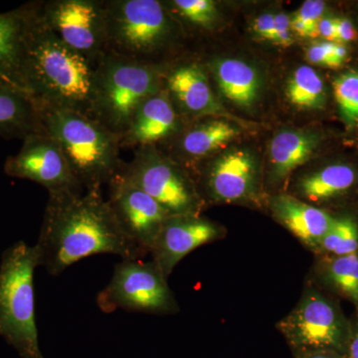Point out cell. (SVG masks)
Returning <instances> with one entry per match:
<instances>
[{"instance_id":"obj_22","label":"cell","mask_w":358,"mask_h":358,"mask_svg":"<svg viewBox=\"0 0 358 358\" xmlns=\"http://www.w3.org/2000/svg\"><path fill=\"white\" fill-rule=\"evenodd\" d=\"M357 182V173L353 167L348 164H331L299 180L298 199L307 200L310 203H322L343 196Z\"/></svg>"},{"instance_id":"obj_6","label":"cell","mask_w":358,"mask_h":358,"mask_svg":"<svg viewBox=\"0 0 358 358\" xmlns=\"http://www.w3.org/2000/svg\"><path fill=\"white\" fill-rule=\"evenodd\" d=\"M350 327L338 301L310 280L296 307L277 322L292 352L331 350L346 355Z\"/></svg>"},{"instance_id":"obj_10","label":"cell","mask_w":358,"mask_h":358,"mask_svg":"<svg viewBox=\"0 0 358 358\" xmlns=\"http://www.w3.org/2000/svg\"><path fill=\"white\" fill-rule=\"evenodd\" d=\"M45 25L69 48L98 64L108 53L105 1L51 0L38 2Z\"/></svg>"},{"instance_id":"obj_17","label":"cell","mask_w":358,"mask_h":358,"mask_svg":"<svg viewBox=\"0 0 358 358\" xmlns=\"http://www.w3.org/2000/svg\"><path fill=\"white\" fill-rule=\"evenodd\" d=\"M178 128V115L164 89L147 99L134 115L129 129L121 138V148L154 145Z\"/></svg>"},{"instance_id":"obj_32","label":"cell","mask_w":358,"mask_h":358,"mask_svg":"<svg viewBox=\"0 0 358 358\" xmlns=\"http://www.w3.org/2000/svg\"><path fill=\"white\" fill-rule=\"evenodd\" d=\"M253 29L261 38L268 40V41H274L275 14H261L254 21Z\"/></svg>"},{"instance_id":"obj_20","label":"cell","mask_w":358,"mask_h":358,"mask_svg":"<svg viewBox=\"0 0 358 358\" xmlns=\"http://www.w3.org/2000/svg\"><path fill=\"white\" fill-rule=\"evenodd\" d=\"M310 281L352 303L358 315V252L339 257H315Z\"/></svg>"},{"instance_id":"obj_12","label":"cell","mask_w":358,"mask_h":358,"mask_svg":"<svg viewBox=\"0 0 358 358\" xmlns=\"http://www.w3.org/2000/svg\"><path fill=\"white\" fill-rule=\"evenodd\" d=\"M109 185V202L127 236L147 255L154 247L167 212L120 171Z\"/></svg>"},{"instance_id":"obj_30","label":"cell","mask_w":358,"mask_h":358,"mask_svg":"<svg viewBox=\"0 0 358 358\" xmlns=\"http://www.w3.org/2000/svg\"><path fill=\"white\" fill-rule=\"evenodd\" d=\"M324 9L326 3L324 1L308 0L303 2L294 17L310 26L313 29L317 30V23L324 17Z\"/></svg>"},{"instance_id":"obj_37","label":"cell","mask_w":358,"mask_h":358,"mask_svg":"<svg viewBox=\"0 0 358 358\" xmlns=\"http://www.w3.org/2000/svg\"><path fill=\"white\" fill-rule=\"evenodd\" d=\"M348 54V48H346L345 44L339 43V42L334 43L333 58L338 67L343 66V63L345 62Z\"/></svg>"},{"instance_id":"obj_4","label":"cell","mask_w":358,"mask_h":358,"mask_svg":"<svg viewBox=\"0 0 358 358\" xmlns=\"http://www.w3.org/2000/svg\"><path fill=\"white\" fill-rule=\"evenodd\" d=\"M40 267L36 246L16 242L0 262V336L21 358H45L35 320L34 274Z\"/></svg>"},{"instance_id":"obj_2","label":"cell","mask_w":358,"mask_h":358,"mask_svg":"<svg viewBox=\"0 0 358 358\" xmlns=\"http://www.w3.org/2000/svg\"><path fill=\"white\" fill-rule=\"evenodd\" d=\"M96 66L63 43L44 24L35 3L26 37L22 77L37 109L75 110L92 117Z\"/></svg>"},{"instance_id":"obj_27","label":"cell","mask_w":358,"mask_h":358,"mask_svg":"<svg viewBox=\"0 0 358 358\" xmlns=\"http://www.w3.org/2000/svg\"><path fill=\"white\" fill-rule=\"evenodd\" d=\"M333 86L343 121L348 127L358 124V72L343 73L334 80Z\"/></svg>"},{"instance_id":"obj_25","label":"cell","mask_w":358,"mask_h":358,"mask_svg":"<svg viewBox=\"0 0 358 358\" xmlns=\"http://www.w3.org/2000/svg\"><path fill=\"white\" fill-rule=\"evenodd\" d=\"M287 96L301 109L320 110L326 106L324 81L310 66H301L294 71L287 86Z\"/></svg>"},{"instance_id":"obj_16","label":"cell","mask_w":358,"mask_h":358,"mask_svg":"<svg viewBox=\"0 0 358 358\" xmlns=\"http://www.w3.org/2000/svg\"><path fill=\"white\" fill-rule=\"evenodd\" d=\"M34 13L35 3H28L0 13V82L26 96L28 94L23 83V57L26 37Z\"/></svg>"},{"instance_id":"obj_18","label":"cell","mask_w":358,"mask_h":358,"mask_svg":"<svg viewBox=\"0 0 358 358\" xmlns=\"http://www.w3.org/2000/svg\"><path fill=\"white\" fill-rule=\"evenodd\" d=\"M167 91L189 115H227L216 100L206 74L196 63L179 65L166 77Z\"/></svg>"},{"instance_id":"obj_21","label":"cell","mask_w":358,"mask_h":358,"mask_svg":"<svg viewBox=\"0 0 358 358\" xmlns=\"http://www.w3.org/2000/svg\"><path fill=\"white\" fill-rule=\"evenodd\" d=\"M39 131L38 109L31 99L0 82V136L24 140Z\"/></svg>"},{"instance_id":"obj_5","label":"cell","mask_w":358,"mask_h":358,"mask_svg":"<svg viewBox=\"0 0 358 358\" xmlns=\"http://www.w3.org/2000/svg\"><path fill=\"white\" fill-rule=\"evenodd\" d=\"M162 90L159 67L107 53L96 66L92 117L121 140L141 103Z\"/></svg>"},{"instance_id":"obj_14","label":"cell","mask_w":358,"mask_h":358,"mask_svg":"<svg viewBox=\"0 0 358 358\" xmlns=\"http://www.w3.org/2000/svg\"><path fill=\"white\" fill-rule=\"evenodd\" d=\"M204 188L210 199L221 203L258 199L259 173L253 155L238 150L218 157L205 173Z\"/></svg>"},{"instance_id":"obj_29","label":"cell","mask_w":358,"mask_h":358,"mask_svg":"<svg viewBox=\"0 0 358 358\" xmlns=\"http://www.w3.org/2000/svg\"><path fill=\"white\" fill-rule=\"evenodd\" d=\"M334 43L336 42L320 41L310 45L307 50L308 60L313 65L336 69L338 66L333 58Z\"/></svg>"},{"instance_id":"obj_26","label":"cell","mask_w":358,"mask_h":358,"mask_svg":"<svg viewBox=\"0 0 358 358\" xmlns=\"http://www.w3.org/2000/svg\"><path fill=\"white\" fill-rule=\"evenodd\" d=\"M358 252V221L350 215L334 217L315 251V257H339Z\"/></svg>"},{"instance_id":"obj_11","label":"cell","mask_w":358,"mask_h":358,"mask_svg":"<svg viewBox=\"0 0 358 358\" xmlns=\"http://www.w3.org/2000/svg\"><path fill=\"white\" fill-rule=\"evenodd\" d=\"M4 173L11 178L34 181L49 194L85 190L57 141L43 131L26 136L20 152L7 157Z\"/></svg>"},{"instance_id":"obj_34","label":"cell","mask_w":358,"mask_h":358,"mask_svg":"<svg viewBox=\"0 0 358 358\" xmlns=\"http://www.w3.org/2000/svg\"><path fill=\"white\" fill-rule=\"evenodd\" d=\"M339 43H348L357 39L358 34L355 25L348 18H336Z\"/></svg>"},{"instance_id":"obj_24","label":"cell","mask_w":358,"mask_h":358,"mask_svg":"<svg viewBox=\"0 0 358 358\" xmlns=\"http://www.w3.org/2000/svg\"><path fill=\"white\" fill-rule=\"evenodd\" d=\"M238 134L236 127L223 120L202 122L181 136L180 148L190 157L201 159L227 145Z\"/></svg>"},{"instance_id":"obj_23","label":"cell","mask_w":358,"mask_h":358,"mask_svg":"<svg viewBox=\"0 0 358 358\" xmlns=\"http://www.w3.org/2000/svg\"><path fill=\"white\" fill-rule=\"evenodd\" d=\"M213 70L219 90L231 102L248 108L258 100L261 80L253 66L239 59H223L214 63Z\"/></svg>"},{"instance_id":"obj_7","label":"cell","mask_w":358,"mask_h":358,"mask_svg":"<svg viewBox=\"0 0 358 358\" xmlns=\"http://www.w3.org/2000/svg\"><path fill=\"white\" fill-rule=\"evenodd\" d=\"M107 52L145 62L171 32L164 4L157 0L105 1Z\"/></svg>"},{"instance_id":"obj_13","label":"cell","mask_w":358,"mask_h":358,"mask_svg":"<svg viewBox=\"0 0 358 358\" xmlns=\"http://www.w3.org/2000/svg\"><path fill=\"white\" fill-rule=\"evenodd\" d=\"M224 235L222 227L200 215L169 216L150 254L152 260L169 279L178 263L188 254L222 239Z\"/></svg>"},{"instance_id":"obj_35","label":"cell","mask_w":358,"mask_h":358,"mask_svg":"<svg viewBox=\"0 0 358 358\" xmlns=\"http://www.w3.org/2000/svg\"><path fill=\"white\" fill-rule=\"evenodd\" d=\"M350 336L348 339V348H346V357L358 358V315L350 319Z\"/></svg>"},{"instance_id":"obj_33","label":"cell","mask_w":358,"mask_h":358,"mask_svg":"<svg viewBox=\"0 0 358 358\" xmlns=\"http://www.w3.org/2000/svg\"><path fill=\"white\" fill-rule=\"evenodd\" d=\"M319 36L329 42H338L336 18L322 17L317 23Z\"/></svg>"},{"instance_id":"obj_36","label":"cell","mask_w":358,"mask_h":358,"mask_svg":"<svg viewBox=\"0 0 358 358\" xmlns=\"http://www.w3.org/2000/svg\"><path fill=\"white\" fill-rule=\"evenodd\" d=\"M294 358H348L343 353L331 350H303L293 352Z\"/></svg>"},{"instance_id":"obj_3","label":"cell","mask_w":358,"mask_h":358,"mask_svg":"<svg viewBox=\"0 0 358 358\" xmlns=\"http://www.w3.org/2000/svg\"><path fill=\"white\" fill-rule=\"evenodd\" d=\"M42 131L57 141L85 189L108 185L122 171L121 140L94 117L75 110L38 109Z\"/></svg>"},{"instance_id":"obj_9","label":"cell","mask_w":358,"mask_h":358,"mask_svg":"<svg viewBox=\"0 0 358 358\" xmlns=\"http://www.w3.org/2000/svg\"><path fill=\"white\" fill-rule=\"evenodd\" d=\"M152 147L138 148L134 159L124 164L121 173L152 197L169 216L199 215L203 201L194 182Z\"/></svg>"},{"instance_id":"obj_28","label":"cell","mask_w":358,"mask_h":358,"mask_svg":"<svg viewBox=\"0 0 358 358\" xmlns=\"http://www.w3.org/2000/svg\"><path fill=\"white\" fill-rule=\"evenodd\" d=\"M171 6L180 17L199 27L211 26L217 14L212 0H173Z\"/></svg>"},{"instance_id":"obj_1","label":"cell","mask_w":358,"mask_h":358,"mask_svg":"<svg viewBox=\"0 0 358 358\" xmlns=\"http://www.w3.org/2000/svg\"><path fill=\"white\" fill-rule=\"evenodd\" d=\"M40 267L58 277L78 261L98 254L143 259L115 218L102 187L49 194L38 241Z\"/></svg>"},{"instance_id":"obj_8","label":"cell","mask_w":358,"mask_h":358,"mask_svg":"<svg viewBox=\"0 0 358 358\" xmlns=\"http://www.w3.org/2000/svg\"><path fill=\"white\" fill-rule=\"evenodd\" d=\"M96 303L103 313L120 308L162 315L179 310L166 275L154 261L145 262L143 259H128L117 264L112 279L99 294Z\"/></svg>"},{"instance_id":"obj_19","label":"cell","mask_w":358,"mask_h":358,"mask_svg":"<svg viewBox=\"0 0 358 358\" xmlns=\"http://www.w3.org/2000/svg\"><path fill=\"white\" fill-rule=\"evenodd\" d=\"M320 136L308 131H284L273 138L270 147V181L284 182L294 171L312 157Z\"/></svg>"},{"instance_id":"obj_15","label":"cell","mask_w":358,"mask_h":358,"mask_svg":"<svg viewBox=\"0 0 358 358\" xmlns=\"http://www.w3.org/2000/svg\"><path fill=\"white\" fill-rule=\"evenodd\" d=\"M273 217L308 251L315 253L333 224L334 216L293 194L279 193L268 202Z\"/></svg>"},{"instance_id":"obj_31","label":"cell","mask_w":358,"mask_h":358,"mask_svg":"<svg viewBox=\"0 0 358 358\" xmlns=\"http://www.w3.org/2000/svg\"><path fill=\"white\" fill-rule=\"evenodd\" d=\"M275 44L282 47H289L294 43L292 36L291 18L287 14H275Z\"/></svg>"}]
</instances>
